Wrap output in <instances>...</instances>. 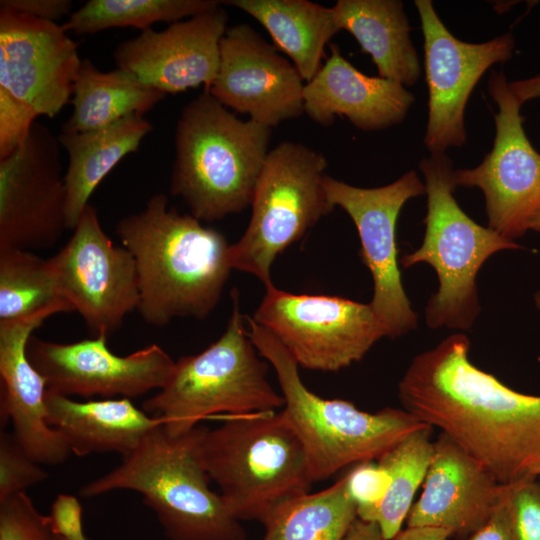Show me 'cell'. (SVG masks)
<instances>
[{
  "instance_id": "obj_41",
  "label": "cell",
  "mask_w": 540,
  "mask_h": 540,
  "mask_svg": "<svg viewBox=\"0 0 540 540\" xmlns=\"http://www.w3.org/2000/svg\"><path fill=\"white\" fill-rule=\"evenodd\" d=\"M451 531L437 527H407L401 530L392 540H447Z\"/></svg>"
},
{
  "instance_id": "obj_32",
  "label": "cell",
  "mask_w": 540,
  "mask_h": 540,
  "mask_svg": "<svg viewBox=\"0 0 540 540\" xmlns=\"http://www.w3.org/2000/svg\"><path fill=\"white\" fill-rule=\"evenodd\" d=\"M509 540H540V480L530 478L501 485Z\"/></svg>"
},
{
  "instance_id": "obj_8",
  "label": "cell",
  "mask_w": 540,
  "mask_h": 540,
  "mask_svg": "<svg viewBox=\"0 0 540 540\" xmlns=\"http://www.w3.org/2000/svg\"><path fill=\"white\" fill-rule=\"evenodd\" d=\"M419 168L427 195L425 234L421 246L404 254L400 263L403 268L427 263L436 271L438 290L425 310L428 327L468 330L480 312V268L496 252L520 245L479 225L461 209L453 196L452 162L445 154L423 158Z\"/></svg>"
},
{
  "instance_id": "obj_40",
  "label": "cell",
  "mask_w": 540,
  "mask_h": 540,
  "mask_svg": "<svg viewBox=\"0 0 540 540\" xmlns=\"http://www.w3.org/2000/svg\"><path fill=\"white\" fill-rule=\"evenodd\" d=\"M508 87L521 105L540 98V73L526 79L508 82Z\"/></svg>"
},
{
  "instance_id": "obj_15",
  "label": "cell",
  "mask_w": 540,
  "mask_h": 540,
  "mask_svg": "<svg viewBox=\"0 0 540 540\" xmlns=\"http://www.w3.org/2000/svg\"><path fill=\"white\" fill-rule=\"evenodd\" d=\"M424 37L428 87V121L424 144L431 154H445L466 142L464 113L482 75L496 63L508 61L515 48L508 32L484 43L457 39L437 15L430 0H416Z\"/></svg>"
},
{
  "instance_id": "obj_30",
  "label": "cell",
  "mask_w": 540,
  "mask_h": 540,
  "mask_svg": "<svg viewBox=\"0 0 540 540\" xmlns=\"http://www.w3.org/2000/svg\"><path fill=\"white\" fill-rule=\"evenodd\" d=\"M52 307L74 311L59 293L49 259L32 251L0 249V322Z\"/></svg>"
},
{
  "instance_id": "obj_39",
  "label": "cell",
  "mask_w": 540,
  "mask_h": 540,
  "mask_svg": "<svg viewBox=\"0 0 540 540\" xmlns=\"http://www.w3.org/2000/svg\"><path fill=\"white\" fill-rule=\"evenodd\" d=\"M468 540H509L508 519L500 498L487 523L473 533Z\"/></svg>"
},
{
  "instance_id": "obj_16",
  "label": "cell",
  "mask_w": 540,
  "mask_h": 540,
  "mask_svg": "<svg viewBox=\"0 0 540 540\" xmlns=\"http://www.w3.org/2000/svg\"><path fill=\"white\" fill-rule=\"evenodd\" d=\"M104 335L72 343L31 336L27 355L47 388L64 396L135 398L161 389L175 361L157 344L129 355L114 354Z\"/></svg>"
},
{
  "instance_id": "obj_35",
  "label": "cell",
  "mask_w": 540,
  "mask_h": 540,
  "mask_svg": "<svg viewBox=\"0 0 540 540\" xmlns=\"http://www.w3.org/2000/svg\"><path fill=\"white\" fill-rule=\"evenodd\" d=\"M344 476L348 493L356 505L357 518L373 523L389 489L387 471L373 460L354 465Z\"/></svg>"
},
{
  "instance_id": "obj_11",
  "label": "cell",
  "mask_w": 540,
  "mask_h": 540,
  "mask_svg": "<svg viewBox=\"0 0 540 540\" xmlns=\"http://www.w3.org/2000/svg\"><path fill=\"white\" fill-rule=\"evenodd\" d=\"M324 188L331 204L341 207L356 226L360 257L373 279L369 304L386 337L407 334L417 327L418 315L401 280L396 225L405 203L426 194L425 184L415 171H409L376 188L356 187L326 175Z\"/></svg>"
},
{
  "instance_id": "obj_7",
  "label": "cell",
  "mask_w": 540,
  "mask_h": 540,
  "mask_svg": "<svg viewBox=\"0 0 540 540\" xmlns=\"http://www.w3.org/2000/svg\"><path fill=\"white\" fill-rule=\"evenodd\" d=\"M232 312L223 334L196 355L175 361L166 384L143 402L172 436L185 434L211 418L276 411L284 399L267 379L241 313L239 292H231Z\"/></svg>"
},
{
  "instance_id": "obj_31",
  "label": "cell",
  "mask_w": 540,
  "mask_h": 540,
  "mask_svg": "<svg viewBox=\"0 0 540 540\" xmlns=\"http://www.w3.org/2000/svg\"><path fill=\"white\" fill-rule=\"evenodd\" d=\"M221 4L216 0H89L62 24L67 32L94 34L111 28L141 31L155 23H174Z\"/></svg>"
},
{
  "instance_id": "obj_3",
  "label": "cell",
  "mask_w": 540,
  "mask_h": 540,
  "mask_svg": "<svg viewBox=\"0 0 540 540\" xmlns=\"http://www.w3.org/2000/svg\"><path fill=\"white\" fill-rule=\"evenodd\" d=\"M272 128L238 118L209 92L188 102L175 128L170 193L215 222L251 205Z\"/></svg>"
},
{
  "instance_id": "obj_44",
  "label": "cell",
  "mask_w": 540,
  "mask_h": 540,
  "mask_svg": "<svg viewBox=\"0 0 540 540\" xmlns=\"http://www.w3.org/2000/svg\"><path fill=\"white\" fill-rule=\"evenodd\" d=\"M534 303L536 308L540 310V291L534 294Z\"/></svg>"
},
{
  "instance_id": "obj_4",
  "label": "cell",
  "mask_w": 540,
  "mask_h": 540,
  "mask_svg": "<svg viewBox=\"0 0 540 540\" xmlns=\"http://www.w3.org/2000/svg\"><path fill=\"white\" fill-rule=\"evenodd\" d=\"M206 427L172 436L152 429L121 463L80 489L91 498L117 490L139 493L170 540H246L239 520L211 490L200 456Z\"/></svg>"
},
{
  "instance_id": "obj_21",
  "label": "cell",
  "mask_w": 540,
  "mask_h": 540,
  "mask_svg": "<svg viewBox=\"0 0 540 540\" xmlns=\"http://www.w3.org/2000/svg\"><path fill=\"white\" fill-rule=\"evenodd\" d=\"M501 484L447 435L433 443L423 491L407 516V527H437L468 539L492 516Z\"/></svg>"
},
{
  "instance_id": "obj_13",
  "label": "cell",
  "mask_w": 540,
  "mask_h": 540,
  "mask_svg": "<svg viewBox=\"0 0 540 540\" xmlns=\"http://www.w3.org/2000/svg\"><path fill=\"white\" fill-rule=\"evenodd\" d=\"M488 92L499 109L493 147L478 166L453 170L452 178L456 187L483 192L488 227L514 241L540 209V153L525 133L522 105L503 73L492 71Z\"/></svg>"
},
{
  "instance_id": "obj_6",
  "label": "cell",
  "mask_w": 540,
  "mask_h": 540,
  "mask_svg": "<svg viewBox=\"0 0 540 540\" xmlns=\"http://www.w3.org/2000/svg\"><path fill=\"white\" fill-rule=\"evenodd\" d=\"M219 418L220 426L206 429L200 456L233 517L263 523L284 502L310 492L305 451L281 410Z\"/></svg>"
},
{
  "instance_id": "obj_17",
  "label": "cell",
  "mask_w": 540,
  "mask_h": 540,
  "mask_svg": "<svg viewBox=\"0 0 540 540\" xmlns=\"http://www.w3.org/2000/svg\"><path fill=\"white\" fill-rule=\"evenodd\" d=\"M293 63L248 24L227 28L217 76L207 90L226 108L273 128L304 114V87Z\"/></svg>"
},
{
  "instance_id": "obj_33",
  "label": "cell",
  "mask_w": 540,
  "mask_h": 540,
  "mask_svg": "<svg viewBox=\"0 0 540 540\" xmlns=\"http://www.w3.org/2000/svg\"><path fill=\"white\" fill-rule=\"evenodd\" d=\"M13 433H0V501L44 481L48 474Z\"/></svg>"
},
{
  "instance_id": "obj_1",
  "label": "cell",
  "mask_w": 540,
  "mask_h": 540,
  "mask_svg": "<svg viewBox=\"0 0 540 540\" xmlns=\"http://www.w3.org/2000/svg\"><path fill=\"white\" fill-rule=\"evenodd\" d=\"M453 334L417 355L398 383L404 410L440 429L501 485L539 478L540 396L518 392L469 359Z\"/></svg>"
},
{
  "instance_id": "obj_24",
  "label": "cell",
  "mask_w": 540,
  "mask_h": 540,
  "mask_svg": "<svg viewBox=\"0 0 540 540\" xmlns=\"http://www.w3.org/2000/svg\"><path fill=\"white\" fill-rule=\"evenodd\" d=\"M332 10L339 30L354 36L380 77L404 87L418 81L421 66L402 1L338 0Z\"/></svg>"
},
{
  "instance_id": "obj_42",
  "label": "cell",
  "mask_w": 540,
  "mask_h": 540,
  "mask_svg": "<svg viewBox=\"0 0 540 540\" xmlns=\"http://www.w3.org/2000/svg\"><path fill=\"white\" fill-rule=\"evenodd\" d=\"M345 540H386L378 525L356 519L351 526Z\"/></svg>"
},
{
  "instance_id": "obj_9",
  "label": "cell",
  "mask_w": 540,
  "mask_h": 540,
  "mask_svg": "<svg viewBox=\"0 0 540 540\" xmlns=\"http://www.w3.org/2000/svg\"><path fill=\"white\" fill-rule=\"evenodd\" d=\"M326 157L303 144L283 141L270 149L251 202V216L240 239L230 245L233 270L272 285L276 257L301 240L331 213L324 179Z\"/></svg>"
},
{
  "instance_id": "obj_5",
  "label": "cell",
  "mask_w": 540,
  "mask_h": 540,
  "mask_svg": "<svg viewBox=\"0 0 540 540\" xmlns=\"http://www.w3.org/2000/svg\"><path fill=\"white\" fill-rule=\"evenodd\" d=\"M246 324L259 355L275 371L284 399L281 412L303 446L313 483L349 465L377 460L409 434L428 426L403 408L370 413L349 401L316 395L303 383L289 351L252 317L246 316Z\"/></svg>"
},
{
  "instance_id": "obj_34",
  "label": "cell",
  "mask_w": 540,
  "mask_h": 540,
  "mask_svg": "<svg viewBox=\"0 0 540 540\" xmlns=\"http://www.w3.org/2000/svg\"><path fill=\"white\" fill-rule=\"evenodd\" d=\"M0 540H54L47 516L21 492L0 501Z\"/></svg>"
},
{
  "instance_id": "obj_29",
  "label": "cell",
  "mask_w": 540,
  "mask_h": 540,
  "mask_svg": "<svg viewBox=\"0 0 540 540\" xmlns=\"http://www.w3.org/2000/svg\"><path fill=\"white\" fill-rule=\"evenodd\" d=\"M432 430L428 425L409 434L377 459L387 471L390 485L373 523L386 540L401 531L415 493L424 482L433 454Z\"/></svg>"
},
{
  "instance_id": "obj_19",
  "label": "cell",
  "mask_w": 540,
  "mask_h": 540,
  "mask_svg": "<svg viewBox=\"0 0 540 540\" xmlns=\"http://www.w3.org/2000/svg\"><path fill=\"white\" fill-rule=\"evenodd\" d=\"M221 4L162 31L148 28L120 42L113 52L116 67L164 94L201 85L207 91L217 76L220 43L228 28Z\"/></svg>"
},
{
  "instance_id": "obj_2",
  "label": "cell",
  "mask_w": 540,
  "mask_h": 540,
  "mask_svg": "<svg viewBox=\"0 0 540 540\" xmlns=\"http://www.w3.org/2000/svg\"><path fill=\"white\" fill-rule=\"evenodd\" d=\"M115 233L133 255L139 285L137 310L161 327L175 318L203 320L220 301L233 270L223 234L168 206L165 194L121 218Z\"/></svg>"
},
{
  "instance_id": "obj_36",
  "label": "cell",
  "mask_w": 540,
  "mask_h": 540,
  "mask_svg": "<svg viewBox=\"0 0 540 540\" xmlns=\"http://www.w3.org/2000/svg\"><path fill=\"white\" fill-rule=\"evenodd\" d=\"M38 116L33 107L0 87V159L21 146Z\"/></svg>"
},
{
  "instance_id": "obj_18",
  "label": "cell",
  "mask_w": 540,
  "mask_h": 540,
  "mask_svg": "<svg viewBox=\"0 0 540 540\" xmlns=\"http://www.w3.org/2000/svg\"><path fill=\"white\" fill-rule=\"evenodd\" d=\"M82 59L62 25L0 7V87L55 117L71 101Z\"/></svg>"
},
{
  "instance_id": "obj_12",
  "label": "cell",
  "mask_w": 540,
  "mask_h": 540,
  "mask_svg": "<svg viewBox=\"0 0 540 540\" xmlns=\"http://www.w3.org/2000/svg\"><path fill=\"white\" fill-rule=\"evenodd\" d=\"M72 231L67 243L49 258L59 293L94 337H109L138 307L135 259L106 235L91 204Z\"/></svg>"
},
{
  "instance_id": "obj_23",
  "label": "cell",
  "mask_w": 540,
  "mask_h": 540,
  "mask_svg": "<svg viewBox=\"0 0 540 540\" xmlns=\"http://www.w3.org/2000/svg\"><path fill=\"white\" fill-rule=\"evenodd\" d=\"M47 421L57 430L72 453L132 452L162 422L128 398L76 401L47 389Z\"/></svg>"
},
{
  "instance_id": "obj_28",
  "label": "cell",
  "mask_w": 540,
  "mask_h": 540,
  "mask_svg": "<svg viewBox=\"0 0 540 540\" xmlns=\"http://www.w3.org/2000/svg\"><path fill=\"white\" fill-rule=\"evenodd\" d=\"M357 519L345 476L316 493L292 498L262 523V540H345Z\"/></svg>"
},
{
  "instance_id": "obj_43",
  "label": "cell",
  "mask_w": 540,
  "mask_h": 540,
  "mask_svg": "<svg viewBox=\"0 0 540 540\" xmlns=\"http://www.w3.org/2000/svg\"><path fill=\"white\" fill-rule=\"evenodd\" d=\"M527 228L528 230L540 231V209L531 217Z\"/></svg>"
},
{
  "instance_id": "obj_22",
  "label": "cell",
  "mask_w": 540,
  "mask_h": 540,
  "mask_svg": "<svg viewBox=\"0 0 540 540\" xmlns=\"http://www.w3.org/2000/svg\"><path fill=\"white\" fill-rule=\"evenodd\" d=\"M304 87V113L315 123L329 126L345 116L363 131H377L401 123L415 96L403 85L369 76L346 60L338 45Z\"/></svg>"
},
{
  "instance_id": "obj_46",
  "label": "cell",
  "mask_w": 540,
  "mask_h": 540,
  "mask_svg": "<svg viewBox=\"0 0 540 540\" xmlns=\"http://www.w3.org/2000/svg\"><path fill=\"white\" fill-rule=\"evenodd\" d=\"M539 478H540V473H539Z\"/></svg>"
},
{
  "instance_id": "obj_26",
  "label": "cell",
  "mask_w": 540,
  "mask_h": 540,
  "mask_svg": "<svg viewBox=\"0 0 540 540\" xmlns=\"http://www.w3.org/2000/svg\"><path fill=\"white\" fill-rule=\"evenodd\" d=\"M222 4L256 19L277 50L291 59L305 83L321 69L325 46L340 31L332 7L307 0H229Z\"/></svg>"
},
{
  "instance_id": "obj_38",
  "label": "cell",
  "mask_w": 540,
  "mask_h": 540,
  "mask_svg": "<svg viewBox=\"0 0 540 540\" xmlns=\"http://www.w3.org/2000/svg\"><path fill=\"white\" fill-rule=\"evenodd\" d=\"M0 7L55 23L73 12L71 0H1Z\"/></svg>"
},
{
  "instance_id": "obj_37",
  "label": "cell",
  "mask_w": 540,
  "mask_h": 540,
  "mask_svg": "<svg viewBox=\"0 0 540 540\" xmlns=\"http://www.w3.org/2000/svg\"><path fill=\"white\" fill-rule=\"evenodd\" d=\"M46 516L54 536L65 540H88L83 530L82 506L75 496L59 494Z\"/></svg>"
},
{
  "instance_id": "obj_14",
  "label": "cell",
  "mask_w": 540,
  "mask_h": 540,
  "mask_svg": "<svg viewBox=\"0 0 540 540\" xmlns=\"http://www.w3.org/2000/svg\"><path fill=\"white\" fill-rule=\"evenodd\" d=\"M60 147L36 121L21 146L0 159V249H48L69 230Z\"/></svg>"
},
{
  "instance_id": "obj_45",
  "label": "cell",
  "mask_w": 540,
  "mask_h": 540,
  "mask_svg": "<svg viewBox=\"0 0 540 540\" xmlns=\"http://www.w3.org/2000/svg\"><path fill=\"white\" fill-rule=\"evenodd\" d=\"M54 540H65V539H63V538H61V537H56V536H54Z\"/></svg>"
},
{
  "instance_id": "obj_27",
  "label": "cell",
  "mask_w": 540,
  "mask_h": 540,
  "mask_svg": "<svg viewBox=\"0 0 540 540\" xmlns=\"http://www.w3.org/2000/svg\"><path fill=\"white\" fill-rule=\"evenodd\" d=\"M165 96L126 70L103 72L82 59L71 98L73 110L62 132L92 131L132 115L144 116Z\"/></svg>"
},
{
  "instance_id": "obj_20",
  "label": "cell",
  "mask_w": 540,
  "mask_h": 540,
  "mask_svg": "<svg viewBox=\"0 0 540 540\" xmlns=\"http://www.w3.org/2000/svg\"><path fill=\"white\" fill-rule=\"evenodd\" d=\"M62 312L66 310L52 307L21 319L0 322L1 425L10 421L18 442L41 465H58L72 452L47 421V383L30 362L27 344L36 328Z\"/></svg>"
},
{
  "instance_id": "obj_10",
  "label": "cell",
  "mask_w": 540,
  "mask_h": 540,
  "mask_svg": "<svg viewBox=\"0 0 540 540\" xmlns=\"http://www.w3.org/2000/svg\"><path fill=\"white\" fill-rule=\"evenodd\" d=\"M265 290L252 319L289 351L299 367L339 371L360 361L386 337L369 303L294 294L274 284Z\"/></svg>"
},
{
  "instance_id": "obj_25",
  "label": "cell",
  "mask_w": 540,
  "mask_h": 540,
  "mask_svg": "<svg viewBox=\"0 0 540 540\" xmlns=\"http://www.w3.org/2000/svg\"><path fill=\"white\" fill-rule=\"evenodd\" d=\"M153 127L142 115L86 132H61L58 140L68 157L64 182L68 229L73 230L89 198L104 177L128 154L136 152Z\"/></svg>"
}]
</instances>
